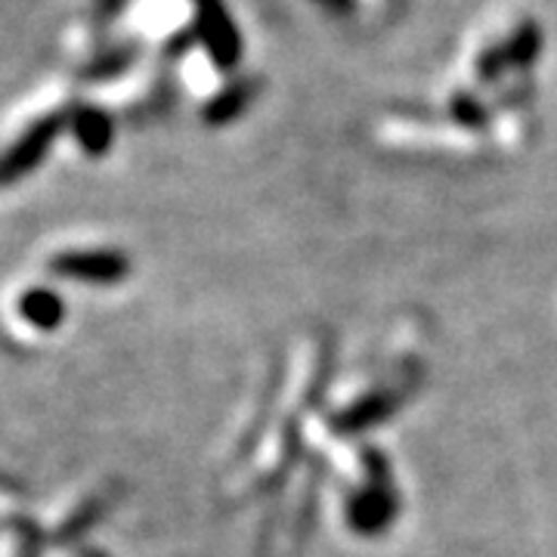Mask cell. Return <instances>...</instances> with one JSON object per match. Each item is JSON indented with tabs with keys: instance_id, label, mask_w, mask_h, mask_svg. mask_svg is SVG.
Here are the masks:
<instances>
[{
	"instance_id": "obj_1",
	"label": "cell",
	"mask_w": 557,
	"mask_h": 557,
	"mask_svg": "<svg viewBox=\"0 0 557 557\" xmlns=\"http://www.w3.org/2000/svg\"><path fill=\"white\" fill-rule=\"evenodd\" d=\"M196 35L218 69H236L242 60V35L223 0H196Z\"/></svg>"
},
{
	"instance_id": "obj_2",
	"label": "cell",
	"mask_w": 557,
	"mask_h": 557,
	"mask_svg": "<svg viewBox=\"0 0 557 557\" xmlns=\"http://www.w3.org/2000/svg\"><path fill=\"white\" fill-rule=\"evenodd\" d=\"M53 273L62 278H75V282H87V285H115L121 278H127L131 260L121 251H65L53 258Z\"/></svg>"
},
{
	"instance_id": "obj_3",
	"label": "cell",
	"mask_w": 557,
	"mask_h": 557,
	"mask_svg": "<svg viewBox=\"0 0 557 557\" xmlns=\"http://www.w3.org/2000/svg\"><path fill=\"white\" fill-rule=\"evenodd\" d=\"M399 511L397 493L391 483H369L347 502V523L359 536H381Z\"/></svg>"
},
{
	"instance_id": "obj_4",
	"label": "cell",
	"mask_w": 557,
	"mask_h": 557,
	"mask_svg": "<svg viewBox=\"0 0 557 557\" xmlns=\"http://www.w3.org/2000/svg\"><path fill=\"white\" fill-rule=\"evenodd\" d=\"M62 119H44L38 121L28 134H22V137L13 143V149L0 159V183H13V180L25 177V174L47 156V149H50V143L57 139Z\"/></svg>"
},
{
	"instance_id": "obj_5",
	"label": "cell",
	"mask_w": 557,
	"mask_h": 557,
	"mask_svg": "<svg viewBox=\"0 0 557 557\" xmlns=\"http://www.w3.org/2000/svg\"><path fill=\"white\" fill-rule=\"evenodd\" d=\"M397 409V399L394 394H372V397L357 399L347 412H341L335 418V431L338 434H359V431H369L381 424L384 418Z\"/></svg>"
},
{
	"instance_id": "obj_6",
	"label": "cell",
	"mask_w": 557,
	"mask_h": 557,
	"mask_svg": "<svg viewBox=\"0 0 557 557\" xmlns=\"http://www.w3.org/2000/svg\"><path fill=\"white\" fill-rule=\"evenodd\" d=\"M72 131H75V137H78L81 149L87 152V156H106L109 152V146H112V119L100 112V109H78L75 112V119H72Z\"/></svg>"
},
{
	"instance_id": "obj_7",
	"label": "cell",
	"mask_w": 557,
	"mask_h": 557,
	"mask_svg": "<svg viewBox=\"0 0 557 557\" xmlns=\"http://www.w3.org/2000/svg\"><path fill=\"white\" fill-rule=\"evenodd\" d=\"M20 313L28 325H35L40 332H53V329H60L65 307H62L57 292H50V288H28L20 298Z\"/></svg>"
},
{
	"instance_id": "obj_8",
	"label": "cell",
	"mask_w": 557,
	"mask_h": 557,
	"mask_svg": "<svg viewBox=\"0 0 557 557\" xmlns=\"http://www.w3.org/2000/svg\"><path fill=\"white\" fill-rule=\"evenodd\" d=\"M251 97H255V84H248V81H236V84L223 87L218 97L205 106V121L214 124V127L230 124L251 106Z\"/></svg>"
},
{
	"instance_id": "obj_9",
	"label": "cell",
	"mask_w": 557,
	"mask_h": 557,
	"mask_svg": "<svg viewBox=\"0 0 557 557\" xmlns=\"http://www.w3.org/2000/svg\"><path fill=\"white\" fill-rule=\"evenodd\" d=\"M539 50H542V32L536 22H523L515 28V35L505 40V53L511 65H530L536 62Z\"/></svg>"
},
{
	"instance_id": "obj_10",
	"label": "cell",
	"mask_w": 557,
	"mask_h": 557,
	"mask_svg": "<svg viewBox=\"0 0 557 557\" xmlns=\"http://www.w3.org/2000/svg\"><path fill=\"white\" fill-rule=\"evenodd\" d=\"M511 62H508V53H505V44H498V47H490L483 57L478 60V72L480 81H496L502 78V72L508 69Z\"/></svg>"
},
{
	"instance_id": "obj_11",
	"label": "cell",
	"mask_w": 557,
	"mask_h": 557,
	"mask_svg": "<svg viewBox=\"0 0 557 557\" xmlns=\"http://www.w3.org/2000/svg\"><path fill=\"white\" fill-rule=\"evenodd\" d=\"M453 115H456L465 127H483L486 124V112H483V106L478 100H468V97H456L453 102Z\"/></svg>"
}]
</instances>
